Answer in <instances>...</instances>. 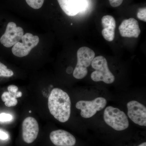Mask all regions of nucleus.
I'll list each match as a JSON object with an SVG mask.
<instances>
[{
  "label": "nucleus",
  "instance_id": "17",
  "mask_svg": "<svg viewBox=\"0 0 146 146\" xmlns=\"http://www.w3.org/2000/svg\"><path fill=\"white\" fill-rule=\"evenodd\" d=\"M18 87L14 85H10L7 87L8 92L16 98H21L23 95L21 91H18Z\"/></svg>",
  "mask_w": 146,
  "mask_h": 146
},
{
  "label": "nucleus",
  "instance_id": "1",
  "mask_svg": "<svg viewBox=\"0 0 146 146\" xmlns=\"http://www.w3.org/2000/svg\"><path fill=\"white\" fill-rule=\"evenodd\" d=\"M48 107L50 114L60 122H66L70 119V99L68 94L61 89H53L48 100Z\"/></svg>",
  "mask_w": 146,
  "mask_h": 146
},
{
  "label": "nucleus",
  "instance_id": "15",
  "mask_svg": "<svg viewBox=\"0 0 146 146\" xmlns=\"http://www.w3.org/2000/svg\"><path fill=\"white\" fill-rule=\"evenodd\" d=\"M13 74V71L8 69L5 65L0 62V77H9L12 76Z\"/></svg>",
  "mask_w": 146,
  "mask_h": 146
},
{
  "label": "nucleus",
  "instance_id": "23",
  "mask_svg": "<svg viewBox=\"0 0 146 146\" xmlns=\"http://www.w3.org/2000/svg\"><path fill=\"white\" fill-rule=\"evenodd\" d=\"M30 112V113H31V111H29V112Z\"/></svg>",
  "mask_w": 146,
  "mask_h": 146
},
{
  "label": "nucleus",
  "instance_id": "3",
  "mask_svg": "<svg viewBox=\"0 0 146 146\" xmlns=\"http://www.w3.org/2000/svg\"><path fill=\"white\" fill-rule=\"evenodd\" d=\"M104 119L107 125L119 131L125 130L129 126L127 115L117 108L111 106L106 107L104 113Z\"/></svg>",
  "mask_w": 146,
  "mask_h": 146
},
{
  "label": "nucleus",
  "instance_id": "14",
  "mask_svg": "<svg viewBox=\"0 0 146 146\" xmlns=\"http://www.w3.org/2000/svg\"><path fill=\"white\" fill-rule=\"evenodd\" d=\"M1 99L4 102L6 106L8 107L16 106L18 104V100L9 92H5L1 96Z\"/></svg>",
  "mask_w": 146,
  "mask_h": 146
},
{
  "label": "nucleus",
  "instance_id": "19",
  "mask_svg": "<svg viewBox=\"0 0 146 146\" xmlns=\"http://www.w3.org/2000/svg\"><path fill=\"white\" fill-rule=\"evenodd\" d=\"M12 115L9 114L2 113L0 114V121L2 122L10 121L12 119Z\"/></svg>",
  "mask_w": 146,
  "mask_h": 146
},
{
  "label": "nucleus",
  "instance_id": "7",
  "mask_svg": "<svg viewBox=\"0 0 146 146\" xmlns=\"http://www.w3.org/2000/svg\"><path fill=\"white\" fill-rule=\"evenodd\" d=\"M24 30L17 27L13 22H9L7 26L5 33L0 38V42L5 47L10 48L19 42L24 35Z\"/></svg>",
  "mask_w": 146,
  "mask_h": 146
},
{
  "label": "nucleus",
  "instance_id": "22",
  "mask_svg": "<svg viewBox=\"0 0 146 146\" xmlns=\"http://www.w3.org/2000/svg\"><path fill=\"white\" fill-rule=\"evenodd\" d=\"M138 146H146V142H144V143L140 144V145H139Z\"/></svg>",
  "mask_w": 146,
  "mask_h": 146
},
{
  "label": "nucleus",
  "instance_id": "13",
  "mask_svg": "<svg viewBox=\"0 0 146 146\" xmlns=\"http://www.w3.org/2000/svg\"><path fill=\"white\" fill-rule=\"evenodd\" d=\"M60 8L70 16H75L81 11L82 0H57Z\"/></svg>",
  "mask_w": 146,
  "mask_h": 146
},
{
  "label": "nucleus",
  "instance_id": "2",
  "mask_svg": "<svg viewBox=\"0 0 146 146\" xmlns=\"http://www.w3.org/2000/svg\"><path fill=\"white\" fill-rule=\"evenodd\" d=\"M91 66L95 71L91 73V78L95 82L102 81L110 84L115 81V77L110 70L106 58L102 56L94 58Z\"/></svg>",
  "mask_w": 146,
  "mask_h": 146
},
{
  "label": "nucleus",
  "instance_id": "11",
  "mask_svg": "<svg viewBox=\"0 0 146 146\" xmlns=\"http://www.w3.org/2000/svg\"><path fill=\"white\" fill-rule=\"evenodd\" d=\"M119 29L123 37L138 38L141 32L138 21L133 18L123 21Z\"/></svg>",
  "mask_w": 146,
  "mask_h": 146
},
{
  "label": "nucleus",
  "instance_id": "18",
  "mask_svg": "<svg viewBox=\"0 0 146 146\" xmlns=\"http://www.w3.org/2000/svg\"><path fill=\"white\" fill-rule=\"evenodd\" d=\"M137 18L140 20L146 22V7L139 9L137 14Z\"/></svg>",
  "mask_w": 146,
  "mask_h": 146
},
{
  "label": "nucleus",
  "instance_id": "8",
  "mask_svg": "<svg viewBox=\"0 0 146 146\" xmlns=\"http://www.w3.org/2000/svg\"><path fill=\"white\" fill-rule=\"evenodd\" d=\"M127 115L133 123L140 126H146V108L136 101H131L127 104Z\"/></svg>",
  "mask_w": 146,
  "mask_h": 146
},
{
  "label": "nucleus",
  "instance_id": "4",
  "mask_svg": "<svg viewBox=\"0 0 146 146\" xmlns=\"http://www.w3.org/2000/svg\"><path fill=\"white\" fill-rule=\"evenodd\" d=\"M77 63L74 72L73 76L77 79H82L87 75V68L91 65L95 57V53L90 48L82 47L80 48L77 52Z\"/></svg>",
  "mask_w": 146,
  "mask_h": 146
},
{
  "label": "nucleus",
  "instance_id": "12",
  "mask_svg": "<svg viewBox=\"0 0 146 146\" xmlns=\"http://www.w3.org/2000/svg\"><path fill=\"white\" fill-rule=\"evenodd\" d=\"M102 23L103 27L102 35L106 41L112 42L115 39L116 21L112 16L106 15L102 19Z\"/></svg>",
  "mask_w": 146,
  "mask_h": 146
},
{
  "label": "nucleus",
  "instance_id": "10",
  "mask_svg": "<svg viewBox=\"0 0 146 146\" xmlns=\"http://www.w3.org/2000/svg\"><path fill=\"white\" fill-rule=\"evenodd\" d=\"M50 138L52 143L56 146H73L76 143L74 136L66 131L58 129L52 131Z\"/></svg>",
  "mask_w": 146,
  "mask_h": 146
},
{
  "label": "nucleus",
  "instance_id": "6",
  "mask_svg": "<svg viewBox=\"0 0 146 146\" xmlns=\"http://www.w3.org/2000/svg\"><path fill=\"white\" fill-rule=\"evenodd\" d=\"M22 42H18L13 46L12 52L15 56L23 57L28 55L33 48L38 45L39 36L27 33L22 36Z\"/></svg>",
  "mask_w": 146,
  "mask_h": 146
},
{
  "label": "nucleus",
  "instance_id": "16",
  "mask_svg": "<svg viewBox=\"0 0 146 146\" xmlns=\"http://www.w3.org/2000/svg\"><path fill=\"white\" fill-rule=\"evenodd\" d=\"M44 0H26L28 5L31 8L35 9L41 8Z\"/></svg>",
  "mask_w": 146,
  "mask_h": 146
},
{
  "label": "nucleus",
  "instance_id": "5",
  "mask_svg": "<svg viewBox=\"0 0 146 146\" xmlns=\"http://www.w3.org/2000/svg\"><path fill=\"white\" fill-rule=\"evenodd\" d=\"M106 104V99L99 97L92 101H80L76 104V107L81 110L80 115L82 117L88 119L94 116L98 111L104 109Z\"/></svg>",
  "mask_w": 146,
  "mask_h": 146
},
{
  "label": "nucleus",
  "instance_id": "9",
  "mask_svg": "<svg viewBox=\"0 0 146 146\" xmlns=\"http://www.w3.org/2000/svg\"><path fill=\"white\" fill-rule=\"evenodd\" d=\"M23 138L27 143L34 142L38 136L39 131L38 123L35 118L28 117L24 120L22 124Z\"/></svg>",
  "mask_w": 146,
  "mask_h": 146
},
{
  "label": "nucleus",
  "instance_id": "21",
  "mask_svg": "<svg viewBox=\"0 0 146 146\" xmlns=\"http://www.w3.org/2000/svg\"><path fill=\"white\" fill-rule=\"evenodd\" d=\"M8 134L3 131L0 130V139L2 140H6L8 139Z\"/></svg>",
  "mask_w": 146,
  "mask_h": 146
},
{
  "label": "nucleus",
  "instance_id": "20",
  "mask_svg": "<svg viewBox=\"0 0 146 146\" xmlns=\"http://www.w3.org/2000/svg\"><path fill=\"white\" fill-rule=\"evenodd\" d=\"M123 0H109L110 5L113 7H117L122 3Z\"/></svg>",
  "mask_w": 146,
  "mask_h": 146
}]
</instances>
